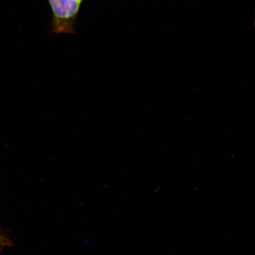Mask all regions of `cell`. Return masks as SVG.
<instances>
[{
	"mask_svg": "<svg viewBox=\"0 0 255 255\" xmlns=\"http://www.w3.org/2000/svg\"><path fill=\"white\" fill-rule=\"evenodd\" d=\"M82 0H49L53 13V30L56 33H73V25Z\"/></svg>",
	"mask_w": 255,
	"mask_h": 255,
	"instance_id": "obj_1",
	"label": "cell"
}]
</instances>
